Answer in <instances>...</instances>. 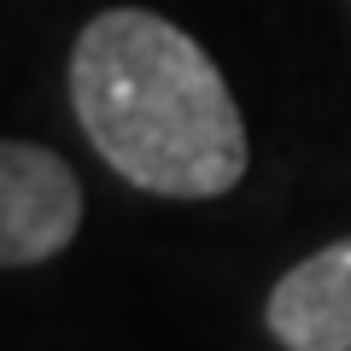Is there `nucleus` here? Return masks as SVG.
Here are the masks:
<instances>
[{"mask_svg":"<svg viewBox=\"0 0 351 351\" xmlns=\"http://www.w3.org/2000/svg\"><path fill=\"white\" fill-rule=\"evenodd\" d=\"M71 112L117 182L158 199H223L252 164L246 117L211 53L147 6L88 18L71 47Z\"/></svg>","mask_w":351,"mask_h":351,"instance_id":"nucleus-1","label":"nucleus"},{"mask_svg":"<svg viewBox=\"0 0 351 351\" xmlns=\"http://www.w3.org/2000/svg\"><path fill=\"white\" fill-rule=\"evenodd\" d=\"M263 328L281 351H351V234L299 258L269 287Z\"/></svg>","mask_w":351,"mask_h":351,"instance_id":"nucleus-3","label":"nucleus"},{"mask_svg":"<svg viewBox=\"0 0 351 351\" xmlns=\"http://www.w3.org/2000/svg\"><path fill=\"white\" fill-rule=\"evenodd\" d=\"M82 228V182L53 147L6 141L0 147V263L36 269L59 258Z\"/></svg>","mask_w":351,"mask_h":351,"instance_id":"nucleus-2","label":"nucleus"}]
</instances>
